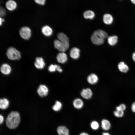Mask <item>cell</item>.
<instances>
[{
	"mask_svg": "<svg viewBox=\"0 0 135 135\" xmlns=\"http://www.w3.org/2000/svg\"><path fill=\"white\" fill-rule=\"evenodd\" d=\"M91 128L94 130H96L99 128V124L96 121H93L90 124Z\"/></svg>",
	"mask_w": 135,
	"mask_h": 135,
	"instance_id": "obj_25",
	"label": "cell"
},
{
	"mask_svg": "<svg viewBox=\"0 0 135 135\" xmlns=\"http://www.w3.org/2000/svg\"><path fill=\"white\" fill-rule=\"evenodd\" d=\"M6 14V12L4 9L2 8H0V15L1 16H4Z\"/></svg>",
	"mask_w": 135,
	"mask_h": 135,
	"instance_id": "obj_30",
	"label": "cell"
},
{
	"mask_svg": "<svg viewBox=\"0 0 135 135\" xmlns=\"http://www.w3.org/2000/svg\"><path fill=\"white\" fill-rule=\"evenodd\" d=\"M57 37L62 44L66 50H67L69 46V39L67 36L64 33L60 32L58 34Z\"/></svg>",
	"mask_w": 135,
	"mask_h": 135,
	"instance_id": "obj_4",
	"label": "cell"
},
{
	"mask_svg": "<svg viewBox=\"0 0 135 135\" xmlns=\"http://www.w3.org/2000/svg\"><path fill=\"white\" fill-rule=\"evenodd\" d=\"M114 115L118 118L122 117L123 116L124 114V111L121 110H116L114 111Z\"/></svg>",
	"mask_w": 135,
	"mask_h": 135,
	"instance_id": "obj_26",
	"label": "cell"
},
{
	"mask_svg": "<svg viewBox=\"0 0 135 135\" xmlns=\"http://www.w3.org/2000/svg\"><path fill=\"white\" fill-rule=\"evenodd\" d=\"M131 109L132 111L135 113V102H133L131 106Z\"/></svg>",
	"mask_w": 135,
	"mask_h": 135,
	"instance_id": "obj_31",
	"label": "cell"
},
{
	"mask_svg": "<svg viewBox=\"0 0 135 135\" xmlns=\"http://www.w3.org/2000/svg\"><path fill=\"white\" fill-rule=\"evenodd\" d=\"M130 0L132 3L135 5V0Z\"/></svg>",
	"mask_w": 135,
	"mask_h": 135,
	"instance_id": "obj_38",
	"label": "cell"
},
{
	"mask_svg": "<svg viewBox=\"0 0 135 135\" xmlns=\"http://www.w3.org/2000/svg\"><path fill=\"white\" fill-rule=\"evenodd\" d=\"M79 135H89V134L87 133L82 132L80 133Z\"/></svg>",
	"mask_w": 135,
	"mask_h": 135,
	"instance_id": "obj_36",
	"label": "cell"
},
{
	"mask_svg": "<svg viewBox=\"0 0 135 135\" xmlns=\"http://www.w3.org/2000/svg\"><path fill=\"white\" fill-rule=\"evenodd\" d=\"M4 121V118L2 115L0 114V124L2 123Z\"/></svg>",
	"mask_w": 135,
	"mask_h": 135,
	"instance_id": "obj_33",
	"label": "cell"
},
{
	"mask_svg": "<svg viewBox=\"0 0 135 135\" xmlns=\"http://www.w3.org/2000/svg\"><path fill=\"white\" fill-rule=\"evenodd\" d=\"M36 3L41 5H44L45 3L46 0H34Z\"/></svg>",
	"mask_w": 135,
	"mask_h": 135,
	"instance_id": "obj_29",
	"label": "cell"
},
{
	"mask_svg": "<svg viewBox=\"0 0 135 135\" xmlns=\"http://www.w3.org/2000/svg\"><path fill=\"white\" fill-rule=\"evenodd\" d=\"M54 46L59 51L64 52L66 50L60 43L59 40H56L54 42Z\"/></svg>",
	"mask_w": 135,
	"mask_h": 135,
	"instance_id": "obj_22",
	"label": "cell"
},
{
	"mask_svg": "<svg viewBox=\"0 0 135 135\" xmlns=\"http://www.w3.org/2000/svg\"><path fill=\"white\" fill-rule=\"evenodd\" d=\"M132 58L133 60L135 62V52L132 54Z\"/></svg>",
	"mask_w": 135,
	"mask_h": 135,
	"instance_id": "obj_34",
	"label": "cell"
},
{
	"mask_svg": "<svg viewBox=\"0 0 135 135\" xmlns=\"http://www.w3.org/2000/svg\"><path fill=\"white\" fill-rule=\"evenodd\" d=\"M62 105L61 102L60 101L57 100L56 101L54 104L52 106V110L56 112H58L62 108Z\"/></svg>",
	"mask_w": 135,
	"mask_h": 135,
	"instance_id": "obj_24",
	"label": "cell"
},
{
	"mask_svg": "<svg viewBox=\"0 0 135 135\" xmlns=\"http://www.w3.org/2000/svg\"><path fill=\"white\" fill-rule=\"evenodd\" d=\"M34 64L36 68L40 70L43 69L45 66V63L43 58L40 57L36 58Z\"/></svg>",
	"mask_w": 135,
	"mask_h": 135,
	"instance_id": "obj_7",
	"label": "cell"
},
{
	"mask_svg": "<svg viewBox=\"0 0 135 135\" xmlns=\"http://www.w3.org/2000/svg\"><path fill=\"white\" fill-rule=\"evenodd\" d=\"M94 12L90 10H88L85 11L83 14L84 17L86 19H93L95 16Z\"/></svg>",
	"mask_w": 135,
	"mask_h": 135,
	"instance_id": "obj_23",
	"label": "cell"
},
{
	"mask_svg": "<svg viewBox=\"0 0 135 135\" xmlns=\"http://www.w3.org/2000/svg\"><path fill=\"white\" fill-rule=\"evenodd\" d=\"M56 58L58 62L62 64L65 63L68 60L67 55L63 52L60 53L58 54Z\"/></svg>",
	"mask_w": 135,
	"mask_h": 135,
	"instance_id": "obj_11",
	"label": "cell"
},
{
	"mask_svg": "<svg viewBox=\"0 0 135 135\" xmlns=\"http://www.w3.org/2000/svg\"><path fill=\"white\" fill-rule=\"evenodd\" d=\"M42 32L44 35L46 36H51L52 34L53 31L52 29L48 26H43L42 29Z\"/></svg>",
	"mask_w": 135,
	"mask_h": 135,
	"instance_id": "obj_15",
	"label": "cell"
},
{
	"mask_svg": "<svg viewBox=\"0 0 135 135\" xmlns=\"http://www.w3.org/2000/svg\"><path fill=\"white\" fill-rule=\"evenodd\" d=\"M57 131L58 135H69L68 129L65 126H60L58 127Z\"/></svg>",
	"mask_w": 135,
	"mask_h": 135,
	"instance_id": "obj_14",
	"label": "cell"
},
{
	"mask_svg": "<svg viewBox=\"0 0 135 135\" xmlns=\"http://www.w3.org/2000/svg\"><path fill=\"white\" fill-rule=\"evenodd\" d=\"M118 68L119 70L122 72H126L129 70L128 66L123 62H120L118 64Z\"/></svg>",
	"mask_w": 135,
	"mask_h": 135,
	"instance_id": "obj_21",
	"label": "cell"
},
{
	"mask_svg": "<svg viewBox=\"0 0 135 135\" xmlns=\"http://www.w3.org/2000/svg\"><path fill=\"white\" fill-rule=\"evenodd\" d=\"M102 135H110L108 132H103L102 133Z\"/></svg>",
	"mask_w": 135,
	"mask_h": 135,
	"instance_id": "obj_37",
	"label": "cell"
},
{
	"mask_svg": "<svg viewBox=\"0 0 135 135\" xmlns=\"http://www.w3.org/2000/svg\"><path fill=\"white\" fill-rule=\"evenodd\" d=\"M19 33L22 38L26 40H28L31 37V31L29 27L24 26L20 28L19 31Z\"/></svg>",
	"mask_w": 135,
	"mask_h": 135,
	"instance_id": "obj_5",
	"label": "cell"
},
{
	"mask_svg": "<svg viewBox=\"0 0 135 135\" xmlns=\"http://www.w3.org/2000/svg\"><path fill=\"white\" fill-rule=\"evenodd\" d=\"M57 66V64H50L48 68V71L50 72H55L56 70Z\"/></svg>",
	"mask_w": 135,
	"mask_h": 135,
	"instance_id": "obj_27",
	"label": "cell"
},
{
	"mask_svg": "<svg viewBox=\"0 0 135 135\" xmlns=\"http://www.w3.org/2000/svg\"><path fill=\"white\" fill-rule=\"evenodd\" d=\"M103 20L105 24L109 25L112 23L113 21V18L110 14H106L103 16Z\"/></svg>",
	"mask_w": 135,
	"mask_h": 135,
	"instance_id": "obj_16",
	"label": "cell"
},
{
	"mask_svg": "<svg viewBox=\"0 0 135 135\" xmlns=\"http://www.w3.org/2000/svg\"><path fill=\"white\" fill-rule=\"evenodd\" d=\"M17 6L16 2L13 0H8L6 4L7 9L10 11H12L15 10Z\"/></svg>",
	"mask_w": 135,
	"mask_h": 135,
	"instance_id": "obj_12",
	"label": "cell"
},
{
	"mask_svg": "<svg viewBox=\"0 0 135 135\" xmlns=\"http://www.w3.org/2000/svg\"><path fill=\"white\" fill-rule=\"evenodd\" d=\"M4 19L2 18H0V25L1 26L2 24V22L4 21Z\"/></svg>",
	"mask_w": 135,
	"mask_h": 135,
	"instance_id": "obj_35",
	"label": "cell"
},
{
	"mask_svg": "<svg viewBox=\"0 0 135 135\" xmlns=\"http://www.w3.org/2000/svg\"><path fill=\"white\" fill-rule=\"evenodd\" d=\"M80 95L84 98L88 99L92 97V92L90 88H87L83 89L80 92Z\"/></svg>",
	"mask_w": 135,
	"mask_h": 135,
	"instance_id": "obj_9",
	"label": "cell"
},
{
	"mask_svg": "<svg viewBox=\"0 0 135 135\" xmlns=\"http://www.w3.org/2000/svg\"><path fill=\"white\" fill-rule=\"evenodd\" d=\"M12 70V68L10 66L6 63L2 64L0 67V71L1 72L5 75L10 74L11 73Z\"/></svg>",
	"mask_w": 135,
	"mask_h": 135,
	"instance_id": "obj_8",
	"label": "cell"
},
{
	"mask_svg": "<svg viewBox=\"0 0 135 135\" xmlns=\"http://www.w3.org/2000/svg\"><path fill=\"white\" fill-rule=\"evenodd\" d=\"M80 50L78 48L76 47L73 48L70 51V56L72 59H77L80 57Z\"/></svg>",
	"mask_w": 135,
	"mask_h": 135,
	"instance_id": "obj_10",
	"label": "cell"
},
{
	"mask_svg": "<svg viewBox=\"0 0 135 135\" xmlns=\"http://www.w3.org/2000/svg\"><path fill=\"white\" fill-rule=\"evenodd\" d=\"M10 102L6 98H1L0 100V108L2 110H5L8 107Z\"/></svg>",
	"mask_w": 135,
	"mask_h": 135,
	"instance_id": "obj_17",
	"label": "cell"
},
{
	"mask_svg": "<svg viewBox=\"0 0 135 135\" xmlns=\"http://www.w3.org/2000/svg\"><path fill=\"white\" fill-rule=\"evenodd\" d=\"M98 78L96 75L92 73L88 75L87 78V80L89 83L91 84H94L97 82Z\"/></svg>",
	"mask_w": 135,
	"mask_h": 135,
	"instance_id": "obj_13",
	"label": "cell"
},
{
	"mask_svg": "<svg viewBox=\"0 0 135 135\" xmlns=\"http://www.w3.org/2000/svg\"><path fill=\"white\" fill-rule=\"evenodd\" d=\"M73 104L76 108L79 109L83 107L84 102L81 99L76 98L74 100Z\"/></svg>",
	"mask_w": 135,
	"mask_h": 135,
	"instance_id": "obj_19",
	"label": "cell"
},
{
	"mask_svg": "<svg viewBox=\"0 0 135 135\" xmlns=\"http://www.w3.org/2000/svg\"><path fill=\"white\" fill-rule=\"evenodd\" d=\"M126 108V106L124 104H121L116 107V110L124 111L125 110Z\"/></svg>",
	"mask_w": 135,
	"mask_h": 135,
	"instance_id": "obj_28",
	"label": "cell"
},
{
	"mask_svg": "<svg viewBox=\"0 0 135 135\" xmlns=\"http://www.w3.org/2000/svg\"><path fill=\"white\" fill-rule=\"evenodd\" d=\"M20 121L19 113L16 111L11 112L8 116L6 120L7 127L10 129H14L18 126Z\"/></svg>",
	"mask_w": 135,
	"mask_h": 135,
	"instance_id": "obj_1",
	"label": "cell"
},
{
	"mask_svg": "<svg viewBox=\"0 0 135 135\" xmlns=\"http://www.w3.org/2000/svg\"><path fill=\"white\" fill-rule=\"evenodd\" d=\"M118 39L117 36L114 35L108 37L107 41L109 45L111 46H114L117 43Z\"/></svg>",
	"mask_w": 135,
	"mask_h": 135,
	"instance_id": "obj_20",
	"label": "cell"
},
{
	"mask_svg": "<svg viewBox=\"0 0 135 135\" xmlns=\"http://www.w3.org/2000/svg\"><path fill=\"white\" fill-rule=\"evenodd\" d=\"M38 95L41 97L47 96L48 94L49 90L47 86L44 84L40 85L37 90Z\"/></svg>",
	"mask_w": 135,
	"mask_h": 135,
	"instance_id": "obj_6",
	"label": "cell"
},
{
	"mask_svg": "<svg viewBox=\"0 0 135 135\" xmlns=\"http://www.w3.org/2000/svg\"><path fill=\"white\" fill-rule=\"evenodd\" d=\"M108 37V34L105 31L98 30L95 31L91 37L92 42L96 45L102 44L104 43V40Z\"/></svg>",
	"mask_w": 135,
	"mask_h": 135,
	"instance_id": "obj_2",
	"label": "cell"
},
{
	"mask_svg": "<svg viewBox=\"0 0 135 135\" xmlns=\"http://www.w3.org/2000/svg\"><path fill=\"white\" fill-rule=\"evenodd\" d=\"M6 55L9 59L12 60H18L21 58L20 52L12 47H10L8 49Z\"/></svg>",
	"mask_w": 135,
	"mask_h": 135,
	"instance_id": "obj_3",
	"label": "cell"
},
{
	"mask_svg": "<svg viewBox=\"0 0 135 135\" xmlns=\"http://www.w3.org/2000/svg\"><path fill=\"white\" fill-rule=\"evenodd\" d=\"M56 70L58 72H62V69L61 68L60 66L58 65L57 66Z\"/></svg>",
	"mask_w": 135,
	"mask_h": 135,
	"instance_id": "obj_32",
	"label": "cell"
},
{
	"mask_svg": "<svg viewBox=\"0 0 135 135\" xmlns=\"http://www.w3.org/2000/svg\"><path fill=\"white\" fill-rule=\"evenodd\" d=\"M101 127L102 129L104 130H108L111 127L110 122L107 120L103 119L101 122Z\"/></svg>",
	"mask_w": 135,
	"mask_h": 135,
	"instance_id": "obj_18",
	"label": "cell"
}]
</instances>
